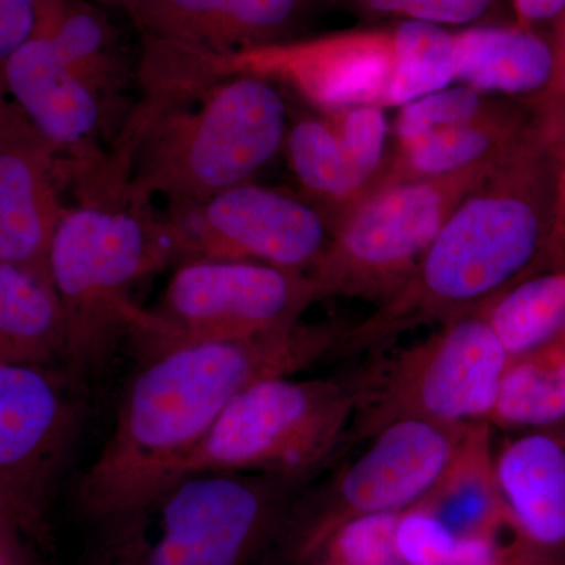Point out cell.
Instances as JSON below:
<instances>
[{"instance_id":"1","label":"cell","mask_w":565,"mask_h":565,"mask_svg":"<svg viewBox=\"0 0 565 565\" xmlns=\"http://www.w3.org/2000/svg\"><path fill=\"white\" fill-rule=\"evenodd\" d=\"M343 329L300 322L255 337L191 341L140 359L109 438L77 486L82 511L104 523L158 493L237 394L333 355Z\"/></svg>"},{"instance_id":"2","label":"cell","mask_w":565,"mask_h":565,"mask_svg":"<svg viewBox=\"0 0 565 565\" xmlns=\"http://www.w3.org/2000/svg\"><path fill=\"white\" fill-rule=\"evenodd\" d=\"M143 99L110 156V174L151 202H200L253 182L282 152L291 106L278 82L145 41Z\"/></svg>"},{"instance_id":"3","label":"cell","mask_w":565,"mask_h":565,"mask_svg":"<svg viewBox=\"0 0 565 565\" xmlns=\"http://www.w3.org/2000/svg\"><path fill=\"white\" fill-rule=\"evenodd\" d=\"M553 207L555 159L544 109L534 99L525 136L457 204L403 288L362 322L344 327L338 353L390 348L401 334L479 310L539 273Z\"/></svg>"},{"instance_id":"4","label":"cell","mask_w":565,"mask_h":565,"mask_svg":"<svg viewBox=\"0 0 565 565\" xmlns=\"http://www.w3.org/2000/svg\"><path fill=\"white\" fill-rule=\"evenodd\" d=\"M173 263L166 221L148 200L125 189L68 207L52 239L47 275L65 321L71 373L98 370L129 340L145 310L134 289Z\"/></svg>"},{"instance_id":"5","label":"cell","mask_w":565,"mask_h":565,"mask_svg":"<svg viewBox=\"0 0 565 565\" xmlns=\"http://www.w3.org/2000/svg\"><path fill=\"white\" fill-rule=\"evenodd\" d=\"M296 484L232 471L181 476L104 522L95 565H250L286 533Z\"/></svg>"},{"instance_id":"6","label":"cell","mask_w":565,"mask_h":565,"mask_svg":"<svg viewBox=\"0 0 565 565\" xmlns=\"http://www.w3.org/2000/svg\"><path fill=\"white\" fill-rule=\"evenodd\" d=\"M218 62L223 70L269 77L319 110L399 109L455 84L452 32L418 22L285 40Z\"/></svg>"},{"instance_id":"7","label":"cell","mask_w":565,"mask_h":565,"mask_svg":"<svg viewBox=\"0 0 565 565\" xmlns=\"http://www.w3.org/2000/svg\"><path fill=\"white\" fill-rule=\"evenodd\" d=\"M363 374L263 379L237 394L178 468L302 481L337 451L362 394ZM173 479V481H174Z\"/></svg>"},{"instance_id":"8","label":"cell","mask_w":565,"mask_h":565,"mask_svg":"<svg viewBox=\"0 0 565 565\" xmlns=\"http://www.w3.org/2000/svg\"><path fill=\"white\" fill-rule=\"evenodd\" d=\"M500 158L448 177L392 185L355 204L334 226L321 262L308 274L319 302L344 297L377 307L392 299L446 218Z\"/></svg>"},{"instance_id":"9","label":"cell","mask_w":565,"mask_h":565,"mask_svg":"<svg viewBox=\"0 0 565 565\" xmlns=\"http://www.w3.org/2000/svg\"><path fill=\"white\" fill-rule=\"evenodd\" d=\"M509 363L481 311L441 323L384 366L364 371L356 430L370 438L399 418L448 426L490 424Z\"/></svg>"},{"instance_id":"10","label":"cell","mask_w":565,"mask_h":565,"mask_svg":"<svg viewBox=\"0 0 565 565\" xmlns=\"http://www.w3.org/2000/svg\"><path fill=\"white\" fill-rule=\"evenodd\" d=\"M310 275L266 264L195 259L180 263L158 303L145 308L129 337L140 359L172 345L255 337L303 322L318 303Z\"/></svg>"},{"instance_id":"11","label":"cell","mask_w":565,"mask_h":565,"mask_svg":"<svg viewBox=\"0 0 565 565\" xmlns=\"http://www.w3.org/2000/svg\"><path fill=\"white\" fill-rule=\"evenodd\" d=\"M66 366L0 364V523L50 542L55 490L84 419Z\"/></svg>"},{"instance_id":"12","label":"cell","mask_w":565,"mask_h":565,"mask_svg":"<svg viewBox=\"0 0 565 565\" xmlns=\"http://www.w3.org/2000/svg\"><path fill=\"white\" fill-rule=\"evenodd\" d=\"M470 426L399 418L371 435L363 455L289 515L292 555L308 559L355 516L401 514L422 503L446 473Z\"/></svg>"},{"instance_id":"13","label":"cell","mask_w":565,"mask_h":565,"mask_svg":"<svg viewBox=\"0 0 565 565\" xmlns=\"http://www.w3.org/2000/svg\"><path fill=\"white\" fill-rule=\"evenodd\" d=\"M162 217L177 264L222 259L310 274L332 237L313 204L255 182L200 202L169 203Z\"/></svg>"},{"instance_id":"14","label":"cell","mask_w":565,"mask_h":565,"mask_svg":"<svg viewBox=\"0 0 565 565\" xmlns=\"http://www.w3.org/2000/svg\"><path fill=\"white\" fill-rule=\"evenodd\" d=\"M2 90L57 151L76 192L102 180L128 118L66 65L50 36H33L11 55Z\"/></svg>"},{"instance_id":"15","label":"cell","mask_w":565,"mask_h":565,"mask_svg":"<svg viewBox=\"0 0 565 565\" xmlns=\"http://www.w3.org/2000/svg\"><path fill=\"white\" fill-rule=\"evenodd\" d=\"M58 162L50 141L0 92V263L47 281L52 239L68 211L57 191Z\"/></svg>"},{"instance_id":"16","label":"cell","mask_w":565,"mask_h":565,"mask_svg":"<svg viewBox=\"0 0 565 565\" xmlns=\"http://www.w3.org/2000/svg\"><path fill=\"white\" fill-rule=\"evenodd\" d=\"M520 565H565V429L526 430L493 457Z\"/></svg>"},{"instance_id":"17","label":"cell","mask_w":565,"mask_h":565,"mask_svg":"<svg viewBox=\"0 0 565 565\" xmlns=\"http://www.w3.org/2000/svg\"><path fill=\"white\" fill-rule=\"evenodd\" d=\"M307 0H132L122 13L140 40L228 58L291 40Z\"/></svg>"},{"instance_id":"18","label":"cell","mask_w":565,"mask_h":565,"mask_svg":"<svg viewBox=\"0 0 565 565\" xmlns=\"http://www.w3.org/2000/svg\"><path fill=\"white\" fill-rule=\"evenodd\" d=\"M455 82L498 98L546 95L555 77L552 39L516 24H476L452 32Z\"/></svg>"},{"instance_id":"19","label":"cell","mask_w":565,"mask_h":565,"mask_svg":"<svg viewBox=\"0 0 565 565\" xmlns=\"http://www.w3.org/2000/svg\"><path fill=\"white\" fill-rule=\"evenodd\" d=\"M533 120V99L505 98L479 120L392 147L384 169L367 195L404 182L448 177L493 161L525 136Z\"/></svg>"},{"instance_id":"20","label":"cell","mask_w":565,"mask_h":565,"mask_svg":"<svg viewBox=\"0 0 565 565\" xmlns=\"http://www.w3.org/2000/svg\"><path fill=\"white\" fill-rule=\"evenodd\" d=\"M41 33L50 36L66 65L111 109L129 117L126 99L129 88L137 84L139 58L132 61L109 11L90 0H61Z\"/></svg>"},{"instance_id":"21","label":"cell","mask_w":565,"mask_h":565,"mask_svg":"<svg viewBox=\"0 0 565 565\" xmlns=\"http://www.w3.org/2000/svg\"><path fill=\"white\" fill-rule=\"evenodd\" d=\"M492 426L468 427L446 473L422 508L462 537H511L503 501L494 479Z\"/></svg>"},{"instance_id":"22","label":"cell","mask_w":565,"mask_h":565,"mask_svg":"<svg viewBox=\"0 0 565 565\" xmlns=\"http://www.w3.org/2000/svg\"><path fill=\"white\" fill-rule=\"evenodd\" d=\"M66 333L51 282L0 263V364L65 366Z\"/></svg>"},{"instance_id":"23","label":"cell","mask_w":565,"mask_h":565,"mask_svg":"<svg viewBox=\"0 0 565 565\" xmlns=\"http://www.w3.org/2000/svg\"><path fill=\"white\" fill-rule=\"evenodd\" d=\"M509 359L565 341V266L539 270L479 308Z\"/></svg>"},{"instance_id":"24","label":"cell","mask_w":565,"mask_h":565,"mask_svg":"<svg viewBox=\"0 0 565 565\" xmlns=\"http://www.w3.org/2000/svg\"><path fill=\"white\" fill-rule=\"evenodd\" d=\"M282 152L299 185V195L321 211L333 230L356 200L343 152L321 111L315 107L291 109Z\"/></svg>"},{"instance_id":"25","label":"cell","mask_w":565,"mask_h":565,"mask_svg":"<svg viewBox=\"0 0 565 565\" xmlns=\"http://www.w3.org/2000/svg\"><path fill=\"white\" fill-rule=\"evenodd\" d=\"M490 426L520 433L565 426V341L511 360Z\"/></svg>"},{"instance_id":"26","label":"cell","mask_w":565,"mask_h":565,"mask_svg":"<svg viewBox=\"0 0 565 565\" xmlns=\"http://www.w3.org/2000/svg\"><path fill=\"white\" fill-rule=\"evenodd\" d=\"M396 546L407 565H519L511 537H462L422 505L397 516Z\"/></svg>"},{"instance_id":"27","label":"cell","mask_w":565,"mask_h":565,"mask_svg":"<svg viewBox=\"0 0 565 565\" xmlns=\"http://www.w3.org/2000/svg\"><path fill=\"white\" fill-rule=\"evenodd\" d=\"M319 111L337 137L359 204L370 193L392 150V125L386 109L355 106Z\"/></svg>"},{"instance_id":"28","label":"cell","mask_w":565,"mask_h":565,"mask_svg":"<svg viewBox=\"0 0 565 565\" xmlns=\"http://www.w3.org/2000/svg\"><path fill=\"white\" fill-rule=\"evenodd\" d=\"M504 99L484 95L457 82L427 93L397 109L392 125L393 147L479 120L497 109Z\"/></svg>"},{"instance_id":"29","label":"cell","mask_w":565,"mask_h":565,"mask_svg":"<svg viewBox=\"0 0 565 565\" xmlns=\"http://www.w3.org/2000/svg\"><path fill=\"white\" fill-rule=\"evenodd\" d=\"M397 516H355L338 526L311 557L316 565H407L397 552Z\"/></svg>"},{"instance_id":"30","label":"cell","mask_w":565,"mask_h":565,"mask_svg":"<svg viewBox=\"0 0 565 565\" xmlns=\"http://www.w3.org/2000/svg\"><path fill=\"white\" fill-rule=\"evenodd\" d=\"M363 17L418 22L448 29L476 25L493 10L497 0H343Z\"/></svg>"},{"instance_id":"31","label":"cell","mask_w":565,"mask_h":565,"mask_svg":"<svg viewBox=\"0 0 565 565\" xmlns=\"http://www.w3.org/2000/svg\"><path fill=\"white\" fill-rule=\"evenodd\" d=\"M555 159V207L541 269L565 266V96H539Z\"/></svg>"},{"instance_id":"32","label":"cell","mask_w":565,"mask_h":565,"mask_svg":"<svg viewBox=\"0 0 565 565\" xmlns=\"http://www.w3.org/2000/svg\"><path fill=\"white\" fill-rule=\"evenodd\" d=\"M54 0H0V87L11 55L39 35Z\"/></svg>"},{"instance_id":"33","label":"cell","mask_w":565,"mask_h":565,"mask_svg":"<svg viewBox=\"0 0 565 565\" xmlns=\"http://www.w3.org/2000/svg\"><path fill=\"white\" fill-rule=\"evenodd\" d=\"M514 10V22L523 28L537 29L542 25H553L565 0H511Z\"/></svg>"},{"instance_id":"34","label":"cell","mask_w":565,"mask_h":565,"mask_svg":"<svg viewBox=\"0 0 565 565\" xmlns=\"http://www.w3.org/2000/svg\"><path fill=\"white\" fill-rule=\"evenodd\" d=\"M0 565H39L36 546L0 523Z\"/></svg>"},{"instance_id":"35","label":"cell","mask_w":565,"mask_h":565,"mask_svg":"<svg viewBox=\"0 0 565 565\" xmlns=\"http://www.w3.org/2000/svg\"><path fill=\"white\" fill-rule=\"evenodd\" d=\"M553 50H555V77L552 87L546 92L548 96H565V6L559 17L553 22Z\"/></svg>"},{"instance_id":"36","label":"cell","mask_w":565,"mask_h":565,"mask_svg":"<svg viewBox=\"0 0 565 565\" xmlns=\"http://www.w3.org/2000/svg\"><path fill=\"white\" fill-rule=\"evenodd\" d=\"M90 2L95 3V6L102 7V9L107 11H125L126 7H128L132 0H90Z\"/></svg>"}]
</instances>
